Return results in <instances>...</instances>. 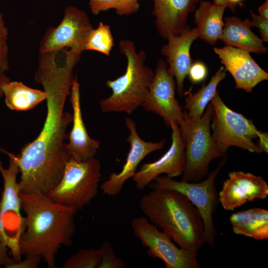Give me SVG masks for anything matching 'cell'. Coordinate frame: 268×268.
<instances>
[{
  "mask_svg": "<svg viewBox=\"0 0 268 268\" xmlns=\"http://www.w3.org/2000/svg\"><path fill=\"white\" fill-rule=\"evenodd\" d=\"M78 62L72 55L58 62L55 54L41 55L35 75L48 93L45 120L37 137L26 143L18 154L12 155L20 174L22 194L46 195L60 182L67 161V130L72 115L65 110L74 78L73 69Z\"/></svg>",
  "mask_w": 268,
  "mask_h": 268,
  "instance_id": "cell-1",
  "label": "cell"
},
{
  "mask_svg": "<svg viewBox=\"0 0 268 268\" xmlns=\"http://www.w3.org/2000/svg\"><path fill=\"white\" fill-rule=\"evenodd\" d=\"M25 228L19 240L21 254L40 256L48 268H56V256L70 247L76 231V208L56 202L47 195L20 193Z\"/></svg>",
  "mask_w": 268,
  "mask_h": 268,
  "instance_id": "cell-2",
  "label": "cell"
},
{
  "mask_svg": "<svg viewBox=\"0 0 268 268\" xmlns=\"http://www.w3.org/2000/svg\"><path fill=\"white\" fill-rule=\"evenodd\" d=\"M141 211L181 248L198 255L206 244L200 212L185 196L168 189H150L139 203Z\"/></svg>",
  "mask_w": 268,
  "mask_h": 268,
  "instance_id": "cell-3",
  "label": "cell"
},
{
  "mask_svg": "<svg viewBox=\"0 0 268 268\" xmlns=\"http://www.w3.org/2000/svg\"><path fill=\"white\" fill-rule=\"evenodd\" d=\"M119 48L127 59L126 71L118 78L106 81L112 94L100 100L99 105L103 113L125 112L131 115L141 106L154 72L145 64V52H137L134 42L122 40Z\"/></svg>",
  "mask_w": 268,
  "mask_h": 268,
  "instance_id": "cell-4",
  "label": "cell"
},
{
  "mask_svg": "<svg viewBox=\"0 0 268 268\" xmlns=\"http://www.w3.org/2000/svg\"><path fill=\"white\" fill-rule=\"evenodd\" d=\"M212 113L210 102L198 120L191 119L184 111V119L179 125L185 148L182 181H200L207 174L210 162L225 156L218 150L212 137L210 124Z\"/></svg>",
  "mask_w": 268,
  "mask_h": 268,
  "instance_id": "cell-5",
  "label": "cell"
},
{
  "mask_svg": "<svg viewBox=\"0 0 268 268\" xmlns=\"http://www.w3.org/2000/svg\"><path fill=\"white\" fill-rule=\"evenodd\" d=\"M101 168L95 157L81 162L70 157L60 182L46 195L56 202L81 210L98 194Z\"/></svg>",
  "mask_w": 268,
  "mask_h": 268,
  "instance_id": "cell-6",
  "label": "cell"
},
{
  "mask_svg": "<svg viewBox=\"0 0 268 268\" xmlns=\"http://www.w3.org/2000/svg\"><path fill=\"white\" fill-rule=\"evenodd\" d=\"M0 151L8 157L9 166L4 168L0 163V173L3 180V190L0 200V241L10 251L16 262L22 260L19 240L25 228V218L21 210V201L17 177L19 169L12 153Z\"/></svg>",
  "mask_w": 268,
  "mask_h": 268,
  "instance_id": "cell-7",
  "label": "cell"
},
{
  "mask_svg": "<svg viewBox=\"0 0 268 268\" xmlns=\"http://www.w3.org/2000/svg\"><path fill=\"white\" fill-rule=\"evenodd\" d=\"M213 108L210 129L218 150L224 155L229 147L236 146L250 152L261 153L253 142L259 133L251 120L230 109L217 92L210 101Z\"/></svg>",
  "mask_w": 268,
  "mask_h": 268,
  "instance_id": "cell-8",
  "label": "cell"
},
{
  "mask_svg": "<svg viewBox=\"0 0 268 268\" xmlns=\"http://www.w3.org/2000/svg\"><path fill=\"white\" fill-rule=\"evenodd\" d=\"M226 159V157L222 159L207 178L201 182L178 181L166 176L160 175L148 185L150 189L171 190L187 197L200 211L204 225L205 243L212 247L215 246L216 234L213 215L219 202L215 181Z\"/></svg>",
  "mask_w": 268,
  "mask_h": 268,
  "instance_id": "cell-9",
  "label": "cell"
},
{
  "mask_svg": "<svg viewBox=\"0 0 268 268\" xmlns=\"http://www.w3.org/2000/svg\"><path fill=\"white\" fill-rule=\"evenodd\" d=\"M93 29L86 12L74 6H67L59 25L46 30L39 44V53L57 52L69 48L81 55L85 51L87 39Z\"/></svg>",
  "mask_w": 268,
  "mask_h": 268,
  "instance_id": "cell-10",
  "label": "cell"
},
{
  "mask_svg": "<svg viewBox=\"0 0 268 268\" xmlns=\"http://www.w3.org/2000/svg\"><path fill=\"white\" fill-rule=\"evenodd\" d=\"M130 225L134 235L143 246L148 248V254L162 260L166 268H199L198 255L177 246L163 231L149 221L146 217L133 218Z\"/></svg>",
  "mask_w": 268,
  "mask_h": 268,
  "instance_id": "cell-11",
  "label": "cell"
},
{
  "mask_svg": "<svg viewBox=\"0 0 268 268\" xmlns=\"http://www.w3.org/2000/svg\"><path fill=\"white\" fill-rule=\"evenodd\" d=\"M175 87L174 77L168 72L167 63L159 60L141 106L145 111L162 117L167 127L172 123L179 126L184 119V111L175 97Z\"/></svg>",
  "mask_w": 268,
  "mask_h": 268,
  "instance_id": "cell-12",
  "label": "cell"
},
{
  "mask_svg": "<svg viewBox=\"0 0 268 268\" xmlns=\"http://www.w3.org/2000/svg\"><path fill=\"white\" fill-rule=\"evenodd\" d=\"M125 124L129 132L126 140L130 149L121 170L110 174L100 186L103 193L108 196L119 194L125 183L134 175L141 161L150 153L162 149L165 145V140L152 142L142 139L136 131L135 122L131 118H126Z\"/></svg>",
  "mask_w": 268,
  "mask_h": 268,
  "instance_id": "cell-13",
  "label": "cell"
},
{
  "mask_svg": "<svg viewBox=\"0 0 268 268\" xmlns=\"http://www.w3.org/2000/svg\"><path fill=\"white\" fill-rule=\"evenodd\" d=\"M171 144L167 151L157 160L142 165L132 178L135 188L143 190L157 177L164 174L173 178L182 175L185 163V148L179 126L172 123Z\"/></svg>",
  "mask_w": 268,
  "mask_h": 268,
  "instance_id": "cell-14",
  "label": "cell"
},
{
  "mask_svg": "<svg viewBox=\"0 0 268 268\" xmlns=\"http://www.w3.org/2000/svg\"><path fill=\"white\" fill-rule=\"evenodd\" d=\"M213 51L225 70L233 76L236 88L250 93L259 83L268 79V73L259 66L249 51L227 45L214 47Z\"/></svg>",
  "mask_w": 268,
  "mask_h": 268,
  "instance_id": "cell-15",
  "label": "cell"
},
{
  "mask_svg": "<svg viewBox=\"0 0 268 268\" xmlns=\"http://www.w3.org/2000/svg\"><path fill=\"white\" fill-rule=\"evenodd\" d=\"M222 185L218 201L226 210H232L256 199L268 196V184L261 176L241 171H233Z\"/></svg>",
  "mask_w": 268,
  "mask_h": 268,
  "instance_id": "cell-16",
  "label": "cell"
},
{
  "mask_svg": "<svg viewBox=\"0 0 268 268\" xmlns=\"http://www.w3.org/2000/svg\"><path fill=\"white\" fill-rule=\"evenodd\" d=\"M198 38L196 27L188 25L179 34L168 36V42L161 49V54L166 57L168 71L175 78L178 94H183L184 82L192 64L191 47Z\"/></svg>",
  "mask_w": 268,
  "mask_h": 268,
  "instance_id": "cell-17",
  "label": "cell"
},
{
  "mask_svg": "<svg viewBox=\"0 0 268 268\" xmlns=\"http://www.w3.org/2000/svg\"><path fill=\"white\" fill-rule=\"evenodd\" d=\"M69 96L72 109V126L68 134L67 148L70 157L75 160L86 161L95 157L100 142L89 135L84 125L80 105V84L76 76L72 80Z\"/></svg>",
  "mask_w": 268,
  "mask_h": 268,
  "instance_id": "cell-18",
  "label": "cell"
},
{
  "mask_svg": "<svg viewBox=\"0 0 268 268\" xmlns=\"http://www.w3.org/2000/svg\"><path fill=\"white\" fill-rule=\"evenodd\" d=\"M201 0H153L152 14L160 36L167 39L179 34L187 26L189 13L194 11Z\"/></svg>",
  "mask_w": 268,
  "mask_h": 268,
  "instance_id": "cell-19",
  "label": "cell"
},
{
  "mask_svg": "<svg viewBox=\"0 0 268 268\" xmlns=\"http://www.w3.org/2000/svg\"><path fill=\"white\" fill-rule=\"evenodd\" d=\"M250 20H242L236 16L224 19V25L220 38L226 45L244 49L256 54H264L268 49L263 40L251 29Z\"/></svg>",
  "mask_w": 268,
  "mask_h": 268,
  "instance_id": "cell-20",
  "label": "cell"
},
{
  "mask_svg": "<svg viewBox=\"0 0 268 268\" xmlns=\"http://www.w3.org/2000/svg\"><path fill=\"white\" fill-rule=\"evenodd\" d=\"M195 10L194 20L198 38L211 45L220 39L224 21V6L215 4L210 1L201 0Z\"/></svg>",
  "mask_w": 268,
  "mask_h": 268,
  "instance_id": "cell-21",
  "label": "cell"
},
{
  "mask_svg": "<svg viewBox=\"0 0 268 268\" xmlns=\"http://www.w3.org/2000/svg\"><path fill=\"white\" fill-rule=\"evenodd\" d=\"M229 221L233 231L257 240L268 238V210L254 207L232 214Z\"/></svg>",
  "mask_w": 268,
  "mask_h": 268,
  "instance_id": "cell-22",
  "label": "cell"
},
{
  "mask_svg": "<svg viewBox=\"0 0 268 268\" xmlns=\"http://www.w3.org/2000/svg\"><path fill=\"white\" fill-rule=\"evenodd\" d=\"M6 106L11 110L27 111L46 100L47 92L28 87L20 81H10L2 88Z\"/></svg>",
  "mask_w": 268,
  "mask_h": 268,
  "instance_id": "cell-23",
  "label": "cell"
},
{
  "mask_svg": "<svg viewBox=\"0 0 268 268\" xmlns=\"http://www.w3.org/2000/svg\"><path fill=\"white\" fill-rule=\"evenodd\" d=\"M226 73L223 67H220L207 84L204 83L194 94L190 93L185 99L184 109L188 116L198 120L203 115L207 105L215 95L219 83L225 78Z\"/></svg>",
  "mask_w": 268,
  "mask_h": 268,
  "instance_id": "cell-24",
  "label": "cell"
},
{
  "mask_svg": "<svg viewBox=\"0 0 268 268\" xmlns=\"http://www.w3.org/2000/svg\"><path fill=\"white\" fill-rule=\"evenodd\" d=\"M114 46V38L110 27L100 21L97 27L91 31L86 44L85 51H95L109 56Z\"/></svg>",
  "mask_w": 268,
  "mask_h": 268,
  "instance_id": "cell-25",
  "label": "cell"
},
{
  "mask_svg": "<svg viewBox=\"0 0 268 268\" xmlns=\"http://www.w3.org/2000/svg\"><path fill=\"white\" fill-rule=\"evenodd\" d=\"M140 0H89V7L92 14L114 9L120 16L129 15L138 11Z\"/></svg>",
  "mask_w": 268,
  "mask_h": 268,
  "instance_id": "cell-26",
  "label": "cell"
},
{
  "mask_svg": "<svg viewBox=\"0 0 268 268\" xmlns=\"http://www.w3.org/2000/svg\"><path fill=\"white\" fill-rule=\"evenodd\" d=\"M101 260L99 249H82L68 258L63 268H98Z\"/></svg>",
  "mask_w": 268,
  "mask_h": 268,
  "instance_id": "cell-27",
  "label": "cell"
},
{
  "mask_svg": "<svg viewBox=\"0 0 268 268\" xmlns=\"http://www.w3.org/2000/svg\"><path fill=\"white\" fill-rule=\"evenodd\" d=\"M101 252V260L98 268H124L125 262L121 258L117 257L111 243L104 241L99 248Z\"/></svg>",
  "mask_w": 268,
  "mask_h": 268,
  "instance_id": "cell-28",
  "label": "cell"
},
{
  "mask_svg": "<svg viewBox=\"0 0 268 268\" xmlns=\"http://www.w3.org/2000/svg\"><path fill=\"white\" fill-rule=\"evenodd\" d=\"M8 30L3 15L0 13V69L6 72L9 69L7 39Z\"/></svg>",
  "mask_w": 268,
  "mask_h": 268,
  "instance_id": "cell-29",
  "label": "cell"
},
{
  "mask_svg": "<svg viewBox=\"0 0 268 268\" xmlns=\"http://www.w3.org/2000/svg\"><path fill=\"white\" fill-rule=\"evenodd\" d=\"M188 75L193 83L202 82L207 75V67L203 62L196 61L191 65Z\"/></svg>",
  "mask_w": 268,
  "mask_h": 268,
  "instance_id": "cell-30",
  "label": "cell"
},
{
  "mask_svg": "<svg viewBox=\"0 0 268 268\" xmlns=\"http://www.w3.org/2000/svg\"><path fill=\"white\" fill-rule=\"evenodd\" d=\"M252 20L250 21V25L254 26L260 29L261 39L264 42H268V19H267L259 14L254 13L250 10Z\"/></svg>",
  "mask_w": 268,
  "mask_h": 268,
  "instance_id": "cell-31",
  "label": "cell"
},
{
  "mask_svg": "<svg viewBox=\"0 0 268 268\" xmlns=\"http://www.w3.org/2000/svg\"><path fill=\"white\" fill-rule=\"evenodd\" d=\"M26 258L19 262H15L8 268H37L39 267L42 258L40 256H25Z\"/></svg>",
  "mask_w": 268,
  "mask_h": 268,
  "instance_id": "cell-32",
  "label": "cell"
},
{
  "mask_svg": "<svg viewBox=\"0 0 268 268\" xmlns=\"http://www.w3.org/2000/svg\"><path fill=\"white\" fill-rule=\"evenodd\" d=\"M7 250V247L0 241V268L4 266L8 268L9 266L16 262L13 258L9 257Z\"/></svg>",
  "mask_w": 268,
  "mask_h": 268,
  "instance_id": "cell-33",
  "label": "cell"
},
{
  "mask_svg": "<svg viewBox=\"0 0 268 268\" xmlns=\"http://www.w3.org/2000/svg\"><path fill=\"white\" fill-rule=\"evenodd\" d=\"M259 138L258 147L261 149L262 152L268 153V134L267 133L259 131L258 135Z\"/></svg>",
  "mask_w": 268,
  "mask_h": 268,
  "instance_id": "cell-34",
  "label": "cell"
},
{
  "mask_svg": "<svg viewBox=\"0 0 268 268\" xmlns=\"http://www.w3.org/2000/svg\"><path fill=\"white\" fill-rule=\"evenodd\" d=\"M5 72L0 69V98L3 96V86L11 81L10 78L6 75Z\"/></svg>",
  "mask_w": 268,
  "mask_h": 268,
  "instance_id": "cell-35",
  "label": "cell"
},
{
  "mask_svg": "<svg viewBox=\"0 0 268 268\" xmlns=\"http://www.w3.org/2000/svg\"><path fill=\"white\" fill-rule=\"evenodd\" d=\"M258 11L260 15L268 19V0H265L259 7Z\"/></svg>",
  "mask_w": 268,
  "mask_h": 268,
  "instance_id": "cell-36",
  "label": "cell"
},
{
  "mask_svg": "<svg viewBox=\"0 0 268 268\" xmlns=\"http://www.w3.org/2000/svg\"><path fill=\"white\" fill-rule=\"evenodd\" d=\"M213 3L218 5L224 6L228 7L232 11V6L228 0H213Z\"/></svg>",
  "mask_w": 268,
  "mask_h": 268,
  "instance_id": "cell-37",
  "label": "cell"
},
{
  "mask_svg": "<svg viewBox=\"0 0 268 268\" xmlns=\"http://www.w3.org/2000/svg\"><path fill=\"white\" fill-rule=\"evenodd\" d=\"M243 0H228L230 2L232 9V11L234 12L237 7L239 4H242V2Z\"/></svg>",
  "mask_w": 268,
  "mask_h": 268,
  "instance_id": "cell-38",
  "label": "cell"
}]
</instances>
